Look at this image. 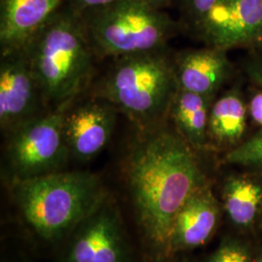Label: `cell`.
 <instances>
[{"label":"cell","instance_id":"6da1fadb","mask_svg":"<svg viewBox=\"0 0 262 262\" xmlns=\"http://www.w3.org/2000/svg\"><path fill=\"white\" fill-rule=\"evenodd\" d=\"M126 160V181L144 239L158 258L167 257L179 211L206 184L192 147L163 123L140 129Z\"/></svg>","mask_w":262,"mask_h":262},{"label":"cell","instance_id":"7a4b0ae2","mask_svg":"<svg viewBox=\"0 0 262 262\" xmlns=\"http://www.w3.org/2000/svg\"><path fill=\"white\" fill-rule=\"evenodd\" d=\"M48 110L66 109L94 74V49L79 15L63 7L24 49Z\"/></svg>","mask_w":262,"mask_h":262},{"label":"cell","instance_id":"3957f363","mask_svg":"<svg viewBox=\"0 0 262 262\" xmlns=\"http://www.w3.org/2000/svg\"><path fill=\"white\" fill-rule=\"evenodd\" d=\"M11 187L24 221L47 242L72 234L109 198L101 179L86 171H58Z\"/></svg>","mask_w":262,"mask_h":262},{"label":"cell","instance_id":"277c9868","mask_svg":"<svg viewBox=\"0 0 262 262\" xmlns=\"http://www.w3.org/2000/svg\"><path fill=\"white\" fill-rule=\"evenodd\" d=\"M178 89L174 66L158 51L116 58L95 95L145 129L162 123Z\"/></svg>","mask_w":262,"mask_h":262},{"label":"cell","instance_id":"5b68a950","mask_svg":"<svg viewBox=\"0 0 262 262\" xmlns=\"http://www.w3.org/2000/svg\"><path fill=\"white\" fill-rule=\"evenodd\" d=\"M95 55L122 56L162 51L177 24L142 0H117L79 15Z\"/></svg>","mask_w":262,"mask_h":262},{"label":"cell","instance_id":"8992f818","mask_svg":"<svg viewBox=\"0 0 262 262\" xmlns=\"http://www.w3.org/2000/svg\"><path fill=\"white\" fill-rule=\"evenodd\" d=\"M64 111L49 110L5 135L4 160L11 183L62 171L70 158L63 132Z\"/></svg>","mask_w":262,"mask_h":262},{"label":"cell","instance_id":"52a82bcc","mask_svg":"<svg viewBox=\"0 0 262 262\" xmlns=\"http://www.w3.org/2000/svg\"><path fill=\"white\" fill-rule=\"evenodd\" d=\"M47 111L41 88L25 51L1 55V131L6 135L21 123Z\"/></svg>","mask_w":262,"mask_h":262},{"label":"cell","instance_id":"ba28073f","mask_svg":"<svg viewBox=\"0 0 262 262\" xmlns=\"http://www.w3.org/2000/svg\"><path fill=\"white\" fill-rule=\"evenodd\" d=\"M71 235L66 262L129 261L120 213L109 198Z\"/></svg>","mask_w":262,"mask_h":262},{"label":"cell","instance_id":"9c48e42d","mask_svg":"<svg viewBox=\"0 0 262 262\" xmlns=\"http://www.w3.org/2000/svg\"><path fill=\"white\" fill-rule=\"evenodd\" d=\"M118 112L96 95L69 105L63 116V132L70 158L86 162L103 150L111 139Z\"/></svg>","mask_w":262,"mask_h":262},{"label":"cell","instance_id":"30bf717a","mask_svg":"<svg viewBox=\"0 0 262 262\" xmlns=\"http://www.w3.org/2000/svg\"><path fill=\"white\" fill-rule=\"evenodd\" d=\"M262 28V0H216L195 28L210 47L253 42Z\"/></svg>","mask_w":262,"mask_h":262},{"label":"cell","instance_id":"8fae6325","mask_svg":"<svg viewBox=\"0 0 262 262\" xmlns=\"http://www.w3.org/2000/svg\"><path fill=\"white\" fill-rule=\"evenodd\" d=\"M221 207L208 184L198 187L187 198L176 216L169 244V253L190 251L206 244L215 232Z\"/></svg>","mask_w":262,"mask_h":262},{"label":"cell","instance_id":"7c38bea8","mask_svg":"<svg viewBox=\"0 0 262 262\" xmlns=\"http://www.w3.org/2000/svg\"><path fill=\"white\" fill-rule=\"evenodd\" d=\"M66 0H0L1 55L21 51Z\"/></svg>","mask_w":262,"mask_h":262},{"label":"cell","instance_id":"4fadbf2b","mask_svg":"<svg viewBox=\"0 0 262 262\" xmlns=\"http://www.w3.org/2000/svg\"><path fill=\"white\" fill-rule=\"evenodd\" d=\"M224 50L210 47L183 53L174 66L179 89L213 96L229 74Z\"/></svg>","mask_w":262,"mask_h":262},{"label":"cell","instance_id":"5bb4252c","mask_svg":"<svg viewBox=\"0 0 262 262\" xmlns=\"http://www.w3.org/2000/svg\"><path fill=\"white\" fill-rule=\"evenodd\" d=\"M212 97L178 89L170 106L177 132L193 149L206 146Z\"/></svg>","mask_w":262,"mask_h":262},{"label":"cell","instance_id":"9a60e30c","mask_svg":"<svg viewBox=\"0 0 262 262\" xmlns=\"http://www.w3.org/2000/svg\"><path fill=\"white\" fill-rule=\"evenodd\" d=\"M225 213L239 228H250L262 208V185L247 176H229L223 188Z\"/></svg>","mask_w":262,"mask_h":262},{"label":"cell","instance_id":"2e32d148","mask_svg":"<svg viewBox=\"0 0 262 262\" xmlns=\"http://www.w3.org/2000/svg\"><path fill=\"white\" fill-rule=\"evenodd\" d=\"M247 109L241 97L236 93H228L212 104L209 123L208 140L219 146L237 143L246 129Z\"/></svg>","mask_w":262,"mask_h":262},{"label":"cell","instance_id":"e0dca14e","mask_svg":"<svg viewBox=\"0 0 262 262\" xmlns=\"http://www.w3.org/2000/svg\"><path fill=\"white\" fill-rule=\"evenodd\" d=\"M225 160L230 164L262 168V129L243 144L229 150Z\"/></svg>","mask_w":262,"mask_h":262},{"label":"cell","instance_id":"ac0fdd59","mask_svg":"<svg viewBox=\"0 0 262 262\" xmlns=\"http://www.w3.org/2000/svg\"><path fill=\"white\" fill-rule=\"evenodd\" d=\"M254 255L249 244L232 237L225 238L207 262H253Z\"/></svg>","mask_w":262,"mask_h":262},{"label":"cell","instance_id":"d6986e66","mask_svg":"<svg viewBox=\"0 0 262 262\" xmlns=\"http://www.w3.org/2000/svg\"><path fill=\"white\" fill-rule=\"evenodd\" d=\"M179 6L183 18L192 27H196L198 23L212 8L216 0H178Z\"/></svg>","mask_w":262,"mask_h":262},{"label":"cell","instance_id":"ffe728a7","mask_svg":"<svg viewBox=\"0 0 262 262\" xmlns=\"http://www.w3.org/2000/svg\"><path fill=\"white\" fill-rule=\"evenodd\" d=\"M117 0H66V5L77 15L109 5Z\"/></svg>","mask_w":262,"mask_h":262},{"label":"cell","instance_id":"44dd1931","mask_svg":"<svg viewBox=\"0 0 262 262\" xmlns=\"http://www.w3.org/2000/svg\"><path fill=\"white\" fill-rule=\"evenodd\" d=\"M245 69L253 83L262 88V52L250 57L246 62Z\"/></svg>","mask_w":262,"mask_h":262},{"label":"cell","instance_id":"7402d4cb","mask_svg":"<svg viewBox=\"0 0 262 262\" xmlns=\"http://www.w3.org/2000/svg\"><path fill=\"white\" fill-rule=\"evenodd\" d=\"M249 108L253 121L262 126V93L253 95Z\"/></svg>","mask_w":262,"mask_h":262},{"label":"cell","instance_id":"603a6c76","mask_svg":"<svg viewBox=\"0 0 262 262\" xmlns=\"http://www.w3.org/2000/svg\"><path fill=\"white\" fill-rule=\"evenodd\" d=\"M142 1L156 9L162 10L164 7H167L170 3H172L173 0H142Z\"/></svg>","mask_w":262,"mask_h":262},{"label":"cell","instance_id":"cb8c5ba5","mask_svg":"<svg viewBox=\"0 0 262 262\" xmlns=\"http://www.w3.org/2000/svg\"><path fill=\"white\" fill-rule=\"evenodd\" d=\"M253 42L255 43L256 46H258L259 48L262 49V28H260V30L258 31V33L256 34L255 38L253 39Z\"/></svg>","mask_w":262,"mask_h":262},{"label":"cell","instance_id":"d4e9b609","mask_svg":"<svg viewBox=\"0 0 262 262\" xmlns=\"http://www.w3.org/2000/svg\"><path fill=\"white\" fill-rule=\"evenodd\" d=\"M253 262H262V248L257 252V253L254 255Z\"/></svg>","mask_w":262,"mask_h":262},{"label":"cell","instance_id":"484cf974","mask_svg":"<svg viewBox=\"0 0 262 262\" xmlns=\"http://www.w3.org/2000/svg\"><path fill=\"white\" fill-rule=\"evenodd\" d=\"M259 224H260V228L262 229V208L260 214H259Z\"/></svg>","mask_w":262,"mask_h":262}]
</instances>
